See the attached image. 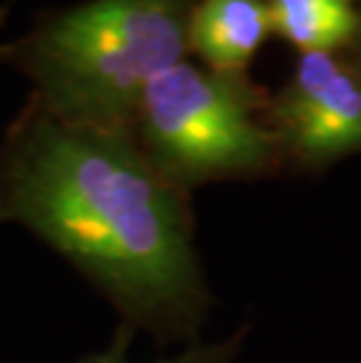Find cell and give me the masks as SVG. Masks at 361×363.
<instances>
[{"instance_id": "6da1fadb", "label": "cell", "mask_w": 361, "mask_h": 363, "mask_svg": "<svg viewBox=\"0 0 361 363\" xmlns=\"http://www.w3.org/2000/svg\"><path fill=\"white\" fill-rule=\"evenodd\" d=\"M28 230L127 326L195 337L209 310L186 192L134 131L71 125L28 99L0 138V225Z\"/></svg>"}, {"instance_id": "30bf717a", "label": "cell", "mask_w": 361, "mask_h": 363, "mask_svg": "<svg viewBox=\"0 0 361 363\" xmlns=\"http://www.w3.org/2000/svg\"><path fill=\"white\" fill-rule=\"evenodd\" d=\"M355 3H357V5H359V3H361V0H355Z\"/></svg>"}, {"instance_id": "277c9868", "label": "cell", "mask_w": 361, "mask_h": 363, "mask_svg": "<svg viewBox=\"0 0 361 363\" xmlns=\"http://www.w3.org/2000/svg\"><path fill=\"white\" fill-rule=\"evenodd\" d=\"M272 134L305 164L361 152V73L331 52L298 54L272 104Z\"/></svg>"}, {"instance_id": "5b68a950", "label": "cell", "mask_w": 361, "mask_h": 363, "mask_svg": "<svg viewBox=\"0 0 361 363\" xmlns=\"http://www.w3.org/2000/svg\"><path fill=\"white\" fill-rule=\"evenodd\" d=\"M267 33L265 0H197L188 24V52L202 66L226 75H244Z\"/></svg>"}, {"instance_id": "52a82bcc", "label": "cell", "mask_w": 361, "mask_h": 363, "mask_svg": "<svg viewBox=\"0 0 361 363\" xmlns=\"http://www.w3.org/2000/svg\"><path fill=\"white\" fill-rule=\"evenodd\" d=\"M237 342L235 340H221V342H193L183 347L181 352L172 357L155 359V361H132L127 359V337L118 335L115 342L106 350L89 354L75 363H230L235 357Z\"/></svg>"}, {"instance_id": "3957f363", "label": "cell", "mask_w": 361, "mask_h": 363, "mask_svg": "<svg viewBox=\"0 0 361 363\" xmlns=\"http://www.w3.org/2000/svg\"><path fill=\"white\" fill-rule=\"evenodd\" d=\"M132 131L150 164L183 192L258 174L277 152L244 75L216 73L190 59L150 82Z\"/></svg>"}, {"instance_id": "ba28073f", "label": "cell", "mask_w": 361, "mask_h": 363, "mask_svg": "<svg viewBox=\"0 0 361 363\" xmlns=\"http://www.w3.org/2000/svg\"><path fill=\"white\" fill-rule=\"evenodd\" d=\"M350 61H352V66L357 68V71L361 73V24H359V30H357V35H355V40H352L350 45Z\"/></svg>"}, {"instance_id": "8992f818", "label": "cell", "mask_w": 361, "mask_h": 363, "mask_svg": "<svg viewBox=\"0 0 361 363\" xmlns=\"http://www.w3.org/2000/svg\"><path fill=\"white\" fill-rule=\"evenodd\" d=\"M272 33L298 54L348 50L355 40L361 10L355 0H265Z\"/></svg>"}, {"instance_id": "7a4b0ae2", "label": "cell", "mask_w": 361, "mask_h": 363, "mask_svg": "<svg viewBox=\"0 0 361 363\" xmlns=\"http://www.w3.org/2000/svg\"><path fill=\"white\" fill-rule=\"evenodd\" d=\"M197 0H84L40 12L3 43L0 64L30 84L33 101L80 127L132 131L145 89L188 59Z\"/></svg>"}, {"instance_id": "9c48e42d", "label": "cell", "mask_w": 361, "mask_h": 363, "mask_svg": "<svg viewBox=\"0 0 361 363\" xmlns=\"http://www.w3.org/2000/svg\"><path fill=\"white\" fill-rule=\"evenodd\" d=\"M7 14H10V7H7V5H0V28L5 26ZM0 48H3V43H0Z\"/></svg>"}]
</instances>
